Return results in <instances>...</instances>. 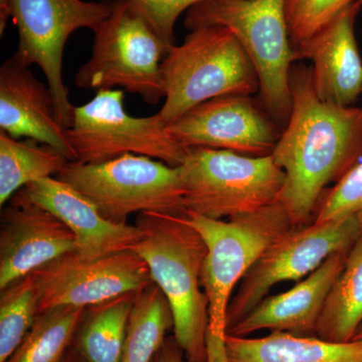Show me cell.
I'll list each match as a JSON object with an SVG mask.
<instances>
[{
	"label": "cell",
	"instance_id": "cell-32",
	"mask_svg": "<svg viewBox=\"0 0 362 362\" xmlns=\"http://www.w3.org/2000/svg\"><path fill=\"white\" fill-rule=\"evenodd\" d=\"M361 4H362V0H361Z\"/></svg>",
	"mask_w": 362,
	"mask_h": 362
},
{
	"label": "cell",
	"instance_id": "cell-17",
	"mask_svg": "<svg viewBox=\"0 0 362 362\" xmlns=\"http://www.w3.org/2000/svg\"><path fill=\"white\" fill-rule=\"evenodd\" d=\"M361 0L346 7L297 52L313 63L312 81L324 102L350 107L362 93V61L354 33Z\"/></svg>",
	"mask_w": 362,
	"mask_h": 362
},
{
	"label": "cell",
	"instance_id": "cell-10",
	"mask_svg": "<svg viewBox=\"0 0 362 362\" xmlns=\"http://www.w3.org/2000/svg\"><path fill=\"white\" fill-rule=\"evenodd\" d=\"M168 126L158 113L129 115L123 90H100L88 103L75 107L73 124L66 133L76 161L101 163L136 154L178 168L187 148L171 137Z\"/></svg>",
	"mask_w": 362,
	"mask_h": 362
},
{
	"label": "cell",
	"instance_id": "cell-5",
	"mask_svg": "<svg viewBox=\"0 0 362 362\" xmlns=\"http://www.w3.org/2000/svg\"><path fill=\"white\" fill-rule=\"evenodd\" d=\"M185 214L206 247L202 269L209 312L206 337L226 339L233 290L272 243L293 228L291 221L280 202L228 221Z\"/></svg>",
	"mask_w": 362,
	"mask_h": 362
},
{
	"label": "cell",
	"instance_id": "cell-27",
	"mask_svg": "<svg viewBox=\"0 0 362 362\" xmlns=\"http://www.w3.org/2000/svg\"><path fill=\"white\" fill-rule=\"evenodd\" d=\"M352 216L362 220V162L350 169L323 197L313 221H340Z\"/></svg>",
	"mask_w": 362,
	"mask_h": 362
},
{
	"label": "cell",
	"instance_id": "cell-1",
	"mask_svg": "<svg viewBox=\"0 0 362 362\" xmlns=\"http://www.w3.org/2000/svg\"><path fill=\"white\" fill-rule=\"evenodd\" d=\"M290 87L291 114L271 156L285 173L279 202L292 226H302L326 187L341 180L362 156V108L322 101L305 66L292 69Z\"/></svg>",
	"mask_w": 362,
	"mask_h": 362
},
{
	"label": "cell",
	"instance_id": "cell-7",
	"mask_svg": "<svg viewBox=\"0 0 362 362\" xmlns=\"http://www.w3.org/2000/svg\"><path fill=\"white\" fill-rule=\"evenodd\" d=\"M114 0H0V33L7 21L18 30L14 58L30 68L39 66L54 98L59 122L68 129L73 124L75 107L63 77L66 42L80 28L93 32L113 11Z\"/></svg>",
	"mask_w": 362,
	"mask_h": 362
},
{
	"label": "cell",
	"instance_id": "cell-13",
	"mask_svg": "<svg viewBox=\"0 0 362 362\" xmlns=\"http://www.w3.org/2000/svg\"><path fill=\"white\" fill-rule=\"evenodd\" d=\"M168 131L187 149H223L251 157L271 156L281 136L250 96L209 100L169 124Z\"/></svg>",
	"mask_w": 362,
	"mask_h": 362
},
{
	"label": "cell",
	"instance_id": "cell-26",
	"mask_svg": "<svg viewBox=\"0 0 362 362\" xmlns=\"http://www.w3.org/2000/svg\"><path fill=\"white\" fill-rule=\"evenodd\" d=\"M358 0H286V20L293 49L298 52Z\"/></svg>",
	"mask_w": 362,
	"mask_h": 362
},
{
	"label": "cell",
	"instance_id": "cell-6",
	"mask_svg": "<svg viewBox=\"0 0 362 362\" xmlns=\"http://www.w3.org/2000/svg\"><path fill=\"white\" fill-rule=\"evenodd\" d=\"M185 211L214 220L256 213L279 202L285 173L273 156L192 147L180 166Z\"/></svg>",
	"mask_w": 362,
	"mask_h": 362
},
{
	"label": "cell",
	"instance_id": "cell-23",
	"mask_svg": "<svg viewBox=\"0 0 362 362\" xmlns=\"http://www.w3.org/2000/svg\"><path fill=\"white\" fill-rule=\"evenodd\" d=\"M88 308L59 306L42 312L6 362H64Z\"/></svg>",
	"mask_w": 362,
	"mask_h": 362
},
{
	"label": "cell",
	"instance_id": "cell-4",
	"mask_svg": "<svg viewBox=\"0 0 362 362\" xmlns=\"http://www.w3.org/2000/svg\"><path fill=\"white\" fill-rule=\"evenodd\" d=\"M223 26L244 47L258 74L259 96L277 122L287 124L292 109L290 73L299 61L286 20V0H202L190 7L185 26Z\"/></svg>",
	"mask_w": 362,
	"mask_h": 362
},
{
	"label": "cell",
	"instance_id": "cell-31",
	"mask_svg": "<svg viewBox=\"0 0 362 362\" xmlns=\"http://www.w3.org/2000/svg\"><path fill=\"white\" fill-rule=\"evenodd\" d=\"M362 339V323L357 329L356 335H354V339L352 340H361Z\"/></svg>",
	"mask_w": 362,
	"mask_h": 362
},
{
	"label": "cell",
	"instance_id": "cell-25",
	"mask_svg": "<svg viewBox=\"0 0 362 362\" xmlns=\"http://www.w3.org/2000/svg\"><path fill=\"white\" fill-rule=\"evenodd\" d=\"M0 292V362H6L40 314L39 294L33 274L14 281Z\"/></svg>",
	"mask_w": 362,
	"mask_h": 362
},
{
	"label": "cell",
	"instance_id": "cell-15",
	"mask_svg": "<svg viewBox=\"0 0 362 362\" xmlns=\"http://www.w3.org/2000/svg\"><path fill=\"white\" fill-rule=\"evenodd\" d=\"M75 249V235L54 214L9 204L1 214L0 290Z\"/></svg>",
	"mask_w": 362,
	"mask_h": 362
},
{
	"label": "cell",
	"instance_id": "cell-12",
	"mask_svg": "<svg viewBox=\"0 0 362 362\" xmlns=\"http://www.w3.org/2000/svg\"><path fill=\"white\" fill-rule=\"evenodd\" d=\"M32 274L40 313L59 306L89 308L154 283L148 266L133 250L95 259L71 252Z\"/></svg>",
	"mask_w": 362,
	"mask_h": 362
},
{
	"label": "cell",
	"instance_id": "cell-20",
	"mask_svg": "<svg viewBox=\"0 0 362 362\" xmlns=\"http://www.w3.org/2000/svg\"><path fill=\"white\" fill-rule=\"evenodd\" d=\"M138 293H128L87 309L71 346L83 361H121Z\"/></svg>",
	"mask_w": 362,
	"mask_h": 362
},
{
	"label": "cell",
	"instance_id": "cell-22",
	"mask_svg": "<svg viewBox=\"0 0 362 362\" xmlns=\"http://www.w3.org/2000/svg\"><path fill=\"white\" fill-rule=\"evenodd\" d=\"M69 160L49 145L0 131V206L30 183L58 175Z\"/></svg>",
	"mask_w": 362,
	"mask_h": 362
},
{
	"label": "cell",
	"instance_id": "cell-19",
	"mask_svg": "<svg viewBox=\"0 0 362 362\" xmlns=\"http://www.w3.org/2000/svg\"><path fill=\"white\" fill-rule=\"evenodd\" d=\"M228 362H362V339L346 342L272 332L247 338L226 334Z\"/></svg>",
	"mask_w": 362,
	"mask_h": 362
},
{
	"label": "cell",
	"instance_id": "cell-30",
	"mask_svg": "<svg viewBox=\"0 0 362 362\" xmlns=\"http://www.w3.org/2000/svg\"><path fill=\"white\" fill-rule=\"evenodd\" d=\"M64 362H85L83 361L82 358H81L80 356H78L77 354H76L75 350L73 349H70V351H69L68 356H66L65 361Z\"/></svg>",
	"mask_w": 362,
	"mask_h": 362
},
{
	"label": "cell",
	"instance_id": "cell-11",
	"mask_svg": "<svg viewBox=\"0 0 362 362\" xmlns=\"http://www.w3.org/2000/svg\"><path fill=\"white\" fill-rule=\"evenodd\" d=\"M361 235L362 220L357 216L293 226L272 243L240 281L228 306V330L254 310L274 286L303 280L331 255L349 250Z\"/></svg>",
	"mask_w": 362,
	"mask_h": 362
},
{
	"label": "cell",
	"instance_id": "cell-14",
	"mask_svg": "<svg viewBox=\"0 0 362 362\" xmlns=\"http://www.w3.org/2000/svg\"><path fill=\"white\" fill-rule=\"evenodd\" d=\"M9 204H33L54 214L75 235L74 254L83 259L132 250L141 239L137 226L105 218L85 195L58 177H47L26 185Z\"/></svg>",
	"mask_w": 362,
	"mask_h": 362
},
{
	"label": "cell",
	"instance_id": "cell-18",
	"mask_svg": "<svg viewBox=\"0 0 362 362\" xmlns=\"http://www.w3.org/2000/svg\"><path fill=\"white\" fill-rule=\"evenodd\" d=\"M347 251L329 258L299 281L292 289L266 297L243 320L228 330V334L247 337L259 330L288 332L299 337L316 334L317 324L331 288L341 273Z\"/></svg>",
	"mask_w": 362,
	"mask_h": 362
},
{
	"label": "cell",
	"instance_id": "cell-9",
	"mask_svg": "<svg viewBox=\"0 0 362 362\" xmlns=\"http://www.w3.org/2000/svg\"><path fill=\"white\" fill-rule=\"evenodd\" d=\"M56 177L92 202L108 220L126 223L132 214L185 213L180 166L126 154L101 163L69 161Z\"/></svg>",
	"mask_w": 362,
	"mask_h": 362
},
{
	"label": "cell",
	"instance_id": "cell-21",
	"mask_svg": "<svg viewBox=\"0 0 362 362\" xmlns=\"http://www.w3.org/2000/svg\"><path fill=\"white\" fill-rule=\"evenodd\" d=\"M361 323L362 235L347 252L341 273L324 304L316 334L329 341H350Z\"/></svg>",
	"mask_w": 362,
	"mask_h": 362
},
{
	"label": "cell",
	"instance_id": "cell-24",
	"mask_svg": "<svg viewBox=\"0 0 362 362\" xmlns=\"http://www.w3.org/2000/svg\"><path fill=\"white\" fill-rule=\"evenodd\" d=\"M171 327L168 299L153 283L136 296L120 362H152Z\"/></svg>",
	"mask_w": 362,
	"mask_h": 362
},
{
	"label": "cell",
	"instance_id": "cell-2",
	"mask_svg": "<svg viewBox=\"0 0 362 362\" xmlns=\"http://www.w3.org/2000/svg\"><path fill=\"white\" fill-rule=\"evenodd\" d=\"M136 226L141 239L133 247L168 299L175 339L187 362H206L207 300L202 287L206 247L185 214L142 213Z\"/></svg>",
	"mask_w": 362,
	"mask_h": 362
},
{
	"label": "cell",
	"instance_id": "cell-16",
	"mask_svg": "<svg viewBox=\"0 0 362 362\" xmlns=\"http://www.w3.org/2000/svg\"><path fill=\"white\" fill-rule=\"evenodd\" d=\"M0 131L16 139L25 137L49 145L76 161L49 86L13 56L0 68Z\"/></svg>",
	"mask_w": 362,
	"mask_h": 362
},
{
	"label": "cell",
	"instance_id": "cell-8",
	"mask_svg": "<svg viewBox=\"0 0 362 362\" xmlns=\"http://www.w3.org/2000/svg\"><path fill=\"white\" fill-rule=\"evenodd\" d=\"M94 33L92 56L75 76L78 88H121L150 105L165 98L161 63L169 49L128 0H114L110 16Z\"/></svg>",
	"mask_w": 362,
	"mask_h": 362
},
{
	"label": "cell",
	"instance_id": "cell-28",
	"mask_svg": "<svg viewBox=\"0 0 362 362\" xmlns=\"http://www.w3.org/2000/svg\"><path fill=\"white\" fill-rule=\"evenodd\" d=\"M169 49L175 47V28L181 13L202 0H128Z\"/></svg>",
	"mask_w": 362,
	"mask_h": 362
},
{
	"label": "cell",
	"instance_id": "cell-29",
	"mask_svg": "<svg viewBox=\"0 0 362 362\" xmlns=\"http://www.w3.org/2000/svg\"><path fill=\"white\" fill-rule=\"evenodd\" d=\"M152 362H187L175 337H168Z\"/></svg>",
	"mask_w": 362,
	"mask_h": 362
},
{
	"label": "cell",
	"instance_id": "cell-3",
	"mask_svg": "<svg viewBox=\"0 0 362 362\" xmlns=\"http://www.w3.org/2000/svg\"><path fill=\"white\" fill-rule=\"evenodd\" d=\"M165 102L158 114L168 125L199 104L259 90L258 74L244 47L223 26L190 30L161 63Z\"/></svg>",
	"mask_w": 362,
	"mask_h": 362
}]
</instances>
